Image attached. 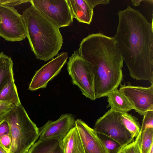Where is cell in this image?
Segmentation results:
<instances>
[{
    "mask_svg": "<svg viewBox=\"0 0 153 153\" xmlns=\"http://www.w3.org/2000/svg\"><path fill=\"white\" fill-rule=\"evenodd\" d=\"M117 14V31L112 37L117 43L130 76L153 84V22L129 5Z\"/></svg>",
    "mask_w": 153,
    "mask_h": 153,
    "instance_id": "6da1fadb",
    "label": "cell"
},
{
    "mask_svg": "<svg viewBox=\"0 0 153 153\" xmlns=\"http://www.w3.org/2000/svg\"><path fill=\"white\" fill-rule=\"evenodd\" d=\"M78 51L94 74L96 99L118 88L123 80V59L113 38L100 33L89 34L81 41Z\"/></svg>",
    "mask_w": 153,
    "mask_h": 153,
    "instance_id": "7a4b0ae2",
    "label": "cell"
},
{
    "mask_svg": "<svg viewBox=\"0 0 153 153\" xmlns=\"http://www.w3.org/2000/svg\"><path fill=\"white\" fill-rule=\"evenodd\" d=\"M22 16L26 36L36 58L47 61L56 55L63 43L59 28L43 16L32 5Z\"/></svg>",
    "mask_w": 153,
    "mask_h": 153,
    "instance_id": "3957f363",
    "label": "cell"
},
{
    "mask_svg": "<svg viewBox=\"0 0 153 153\" xmlns=\"http://www.w3.org/2000/svg\"><path fill=\"white\" fill-rule=\"evenodd\" d=\"M10 128L11 143L9 153H27L39 137V128L22 104L16 106L4 117Z\"/></svg>",
    "mask_w": 153,
    "mask_h": 153,
    "instance_id": "277c9868",
    "label": "cell"
},
{
    "mask_svg": "<svg viewBox=\"0 0 153 153\" xmlns=\"http://www.w3.org/2000/svg\"><path fill=\"white\" fill-rule=\"evenodd\" d=\"M67 69L73 84L79 88L85 97L95 100L94 74L90 65L79 55L78 50L69 57Z\"/></svg>",
    "mask_w": 153,
    "mask_h": 153,
    "instance_id": "5b68a950",
    "label": "cell"
},
{
    "mask_svg": "<svg viewBox=\"0 0 153 153\" xmlns=\"http://www.w3.org/2000/svg\"><path fill=\"white\" fill-rule=\"evenodd\" d=\"M121 113L110 109L95 122L94 129L117 142L121 147L132 142L134 139L119 120Z\"/></svg>",
    "mask_w": 153,
    "mask_h": 153,
    "instance_id": "8992f818",
    "label": "cell"
},
{
    "mask_svg": "<svg viewBox=\"0 0 153 153\" xmlns=\"http://www.w3.org/2000/svg\"><path fill=\"white\" fill-rule=\"evenodd\" d=\"M45 18L59 28L68 26L73 17L67 0H30V2Z\"/></svg>",
    "mask_w": 153,
    "mask_h": 153,
    "instance_id": "52a82bcc",
    "label": "cell"
},
{
    "mask_svg": "<svg viewBox=\"0 0 153 153\" xmlns=\"http://www.w3.org/2000/svg\"><path fill=\"white\" fill-rule=\"evenodd\" d=\"M0 36L10 42L21 41L27 37L22 15L13 7L0 5Z\"/></svg>",
    "mask_w": 153,
    "mask_h": 153,
    "instance_id": "ba28073f",
    "label": "cell"
},
{
    "mask_svg": "<svg viewBox=\"0 0 153 153\" xmlns=\"http://www.w3.org/2000/svg\"><path fill=\"white\" fill-rule=\"evenodd\" d=\"M119 90L140 115L143 116L147 111L153 109V84L143 87L132 85L128 82L120 84Z\"/></svg>",
    "mask_w": 153,
    "mask_h": 153,
    "instance_id": "9c48e42d",
    "label": "cell"
},
{
    "mask_svg": "<svg viewBox=\"0 0 153 153\" xmlns=\"http://www.w3.org/2000/svg\"><path fill=\"white\" fill-rule=\"evenodd\" d=\"M68 57L67 52H61L42 66L33 76L28 89L34 91L46 88L49 82L59 74Z\"/></svg>",
    "mask_w": 153,
    "mask_h": 153,
    "instance_id": "30bf717a",
    "label": "cell"
},
{
    "mask_svg": "<svg viewBox=\"0 0 153 153\" xmlns=\"http://www.w3.org/2000/svg\"><path fill=\"white\" fill-rule=\"evenodd\" d=\"M75 117L70 114H63L54 121L49 120L39 128V140L51 138L62 140L75 126Z\"/></svg>",
    "mask_w": 153,
    "mask_h": 153,
    "instance_id": "8fae6325",
    "label": "cell"
},
{
    "mask_svg": "<svg viewBox=\"0 0 153 153\" xmlns=\"http://www.w3.org/2000/svg\"><path fill=\"white\" fill-rule=\"evenodd\" d=\"M85 153H108L97 133L80 119L75 121Z\"/></svg>",
    "mask_w": 153,
    "mask_h": 153,
    "instance_id": "7c38bea8",
    "label": "cell"
},
{
    "mask_svg": "<svg viewBox=\"0 0 153 153\" xmlns=\"http://www.w3.org/2000/svg\"><path fill=\"white\" fill-rule=\"evenodd\" d=\"M73 18L79 22L90 25L91 22L94 8L99 4L105 5L109 0H67Z\"/></svg>",
    "mask_w": 153,
    "mask_h": 153,
    "instance_id": "4fadbf2b",
    "label": "cell"
},
{
    "mask_svg": "<svg viewBox=\"0 0 153 153\" xmlns=\"http://www.w3.org/2000/svg\"><path fill=\"white\" fill-rule=\"evenodd\" d=\"M27 153H64L62 140L56 138L39 140Z\"/></svg>",
    "mask_w": 153,
    "mask_h": 153,
    "instance_id": "5bb4252c",
    "label": "cell"
},
{
    "mask_svg": "<svg viewBox=\"0 0 153 153\" xmlns=\"http://www.w3.org/2000/svg\"><path fill=\"white\" fill-rule=\"evenodd\" d=\"M108 104L107 108L121 114L127 113L134 108L127 98L117 88L111 91L107 95Z\"/></svg>",
    "mask_w": 153,
    "mask_h": 153,
    "instance_id": "9a60e30c",
    "label": "cell"
},
{
    "mask_svg": "<svg viewBox=\"0 0 153 153\" xmlns=\"http://www.w3.org/2000/svg\"><path fill=\"white\" fill-rule=\"evenodd\" d=\"M64 153H85L78 130L75 126L62 140Z\"/></svg>",
    "mask_w": 153,
    "mask_h": 153,
    "instance_id": "2e32d148",
    "label": "cell"
},
{
    "mask_svg": "<svg viewBox=\"0 0 153 153\" xmlns=\"http://www.w3.org/2000/svg\"><path fill=\"white\" fill-rule=\"evenodd\" d=\"M13 62L11 58L0 53V90L9 81L14 79Z\"/></svg>",
    "mask_w": 153,
    "mask_h": 153,
    "instance_id": "e0dca14e",
    "label": "cell"
},
{
    "mask_svg": "<svg viewBox=\"0 0 153 153\" xmlns=\"http://www.w3.org/2000/svg\"><path fill=\"white\" fill-rule=\"evenodd\" d=\"M0 101L10 103L16 106L22 104L14 79L8 82L0 90Z\"/></svg>",
    "mask_w": 153,
    "mask_h": 153,
    "instance_id": "ac0fdd59",
    "label": "cell"
},
{
    "mask_svg": "<svg viewBox=\"0 0 153 153\" xmlns=\"http://www.w3.org/2000/svg\"><path fill=\"white\" fill-rule=\"evenodd\" d=\"M119 120L125 127L132 136L136 137L140 131L141 126L137 119L128 113L121 114Z\"/></svg>",
    "mask_w": 153,
    "mask_h": 153,
    "instance_id": "d6986e66",
    "label": "cell"
},
{
    "mask_svg": "<svg viewBox=\"0 0 153 153\" xmlns=\"http://www.w3.org/2000/svg\"><path fill=\"white\" fill-rule=\"evenodd\" d=\"M140 145L142 153H149L153 146V128H148L141 132Z\"/></svg>",
    "mask_w": 153,
    "mask_h": 153,
    "instance_id": "ffe728a7",
    "label": "cell"
},
{
    "mask_svg": "<svg viewBox=\"0 0 153 153\" xmlns=\"http://www.w3.org/2000/svg\"><path fill=\"white\" fill-rule=\"evenodd\" d=\"M140 131L137 136L131 143L121 147L117 153H142Z\"/></svg>",
    "mask_w": 153,
    "mask_h": 153,
    "instance_id": "44dd1931",
    "label": "cell"
},
{
    "mask_svg": "<svg viewBox=\"0 0 153 153\" xmlns=\"http://www.w3.org/2000/svg\"><path fill=\"white\" fill-rule=\"evenodd\" d=\"M143 116L140 131L143 132L149 128H153V109L147 111Z\"/></svg>",
    "mask_w": 153,
    "mask_h": 153,
    "instance_id": "7402d4cb",
    "label": "cell"
},
{
    "mask_svg": "<svg viewBox=\"0 0 153 153\" xmlns=\"http://www.w3.org/2000/svg\"><path fill=\"white\" fill-rule=\"evenodd\" d=\"M101 140L108 153H117L121 147L117 142L109 137Z\"/></svg>",
    "mask_w": 153,
    "mask_h": 153,
    "instance_id": "603a6c76",
    "label": "cell"
},
{
    "mask_svg": "<svg viewBox=\"0 0 153 153\" xmlns=\"http://www.w3.org/2000/svg\"><path fill=\"white\" fill-rule=\"evenodd\" d=\"M15 106L11 103L0 101V122Z\"/></svg>",
    "mask_w": 153,
    "mask_h": 153,
    "instance_id": "cb8c5ba5",
    "label": "cell"
},
{
    "mask_svg": "<svg viewBox=\"0 0 153 153\" xmlns=\"http://www.w3.org/2000/svg\"><path fill=\"white\" fill-rule=\"evenodd\" d=\"M0 143L5 149L9 153L11 143L10 133L1 136L0 138Z\"/></svg>",
    "mask_w": 153,
    "mask_h": 153,
    "instance_id": "d4e9b609",
    "label": "cell"
},
{
    "mask_svg": "<svg viewBox=\"0 0 153 153\" xmlns=\"http://www.w3.org/2000/svg\"><path fill=\"white\" fill-rule=\"evenodd\" d=\"M30 1V0H0V5L13 7Z\"/></svg>",
    "mask_w": 153,
    "mask_h": 153,
    "instance_id": "484cf974",
    "label": "cell"
},
{
    "mask_svg": "<svg viewBox=\"0 0 153 153\" xmlns=\"http://www.w3.org/2000/svg\"><path fill=\"white\" fill-rule=\"evenodd\" d=\"M10 133V128L8 122L3 119L0 122V138L2 136Z\"/></svg>",
    "mask_w": 153,
    "mask_h": 153,
    "instance_id": "4316f807",
    "label": "cell"
},
{
    "mask_svg": "<svg viewBox=\"0 0 153 153\" xmlns=\"http://www.w3.org/2000/svg\"><path fill=\"white\" fill-rule=\"evenodd\" d=\"M143 1V0H131L132 4L135 6H138L140 5V2Z\"/></svg>",
    "mask_w": 153,
    "mask_h": 153,
    "instance_id": "83f0119b",
    "label": "cell"
},
{
    "mask_svg": "<svg viewBox=\"0 0 153 153\" xmlns=\"http://www.w3.org/2000/svg\"><path fill=\"white\" fill-rule=\"evenodd\" d=\"M0 153H9L4 148L0 143Z\"/></svg>",
    "mask_w": 153,
    "mask_h": 153,
    "instance_id": "f1b7e54d",
    "label": "cell"
},
{
    "mask_svg": "<svg viewBox=\"0 0 153 153\" xmlns=\"http://www.w3.org/2000/svg\"><path fill=\"white\" fill-rule=\"evenodd\" d=\"M149 153H153V146H152Z\"/></svg>",
    "mask_w": 153,
    "mask_h": 153,
    "instance_id": "f546056e",
    "label": "cell"
}]
</instances>
